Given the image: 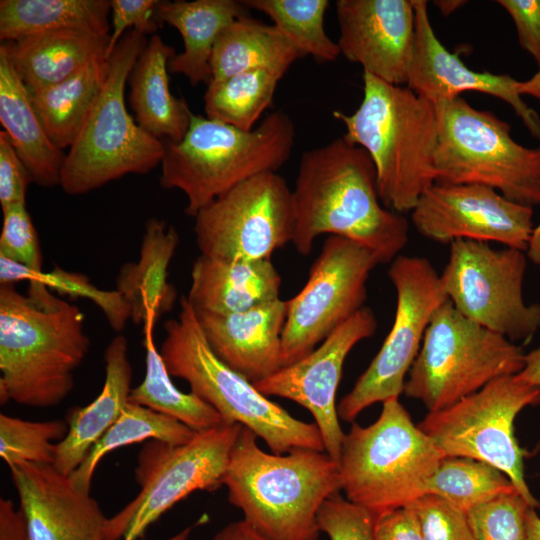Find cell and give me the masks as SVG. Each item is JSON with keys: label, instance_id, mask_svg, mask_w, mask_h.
<instances>
[{"label": "cell", "instance_id": "d6a6232c", "mask_svg": "<svg viewBox=\"0 0 540 540\" xmlns=\"http://www.w3.org/2000/svg\"><path fill=\"white\" fill-rule=\"evenodd\" d=\"M156 322L148 319L142 325L145 375L142 382L132 388L129 402L172 417L195 432L225 424L213 407L194 393L182 392L174 385L154 341Z\"/></svg>", "mask_w": 540, "mask_h": 540}, {"label": "cell", "instance_id": "db71d44e", "mask_svg": "<svg viewBox=\"0 0 540 540\" xmlns=\"http://www.w3.org/2000/svg\"><path fill=\"white\" fill-rule=\"evenodd\" d=\"M526 540H540V516L535 508H530L527 514Z\"/></svg>", "mask_w": 540, "mask_h": 540}, {"label": "cell", "instance_id": "6da1fadb", "mask_svg": "<svg viewBox=\"0 0 540 540\" xmlns=\"http://www.w3.org/2000/svg\"><path fill=\"white\" fill-rule=\"evenodd\" d=\"M292 202L291 243L302 256L323 234L366 247L380 264L390 263L408 243V221L382 204L370 155L343 136L301 155Z\"/></svg>", "mask_w": 540, "mask_h": 540}, {"label": "cell", "instance_id": "8d00e7d4", "mask_svg": "<svg viewBox=\"0 0 540 540\" xmlns=\"http://www.w3.org/2000/svg\"><path fill=\"white\" fill-rule=\"evenodd\" d=\"M249 9L269 16L304 54L318 62H332L340 55L337 42L325 32L328 0H243Z\"/></svg>", "mask_w": 540, "mask_h": 540}, {"label": "cell", "instance_id": "4fadbf2b", "mask_svg": "<svg viewBox=\"0 0 540 540\" xmlns=\"http://www.w3.org/2000/svg\"><path fill=\"white\" fill-rule=\"evenodd\" d=\"M388 278L396 291L392 327L380 350L337 405L339 419L353 423L374 403L399 399L435 311L448 300L440 275L419 256L398 255Z\"/></svg>", "mask_w": 540, "mask_h": 540}, {"label": "cell", "instance_id": "277c9868", "mask_svg": "<svg viewBox=\"0 0 540 540\" xmlns=\"http://www.w3.org/2000/svg\"><path fill=\"white\" fill-rule=\"evenodd\" d=\"M363 84L359 107L352 114L334 111L333 116L345 126L344 139L370 155L382 204L398 213L411 211L437 178L436 107L408 87L367 72Z\"/></svg>", "mask_w": 540, "mask_h": 540}, {"label": "cell", "instance_id": "4dcf8cb0", "mask_svg": "<svg viewBox=\"0 0 540 540\" xmlns=\"http://www.w3.org/2000/svg\"><path fill=\"white\" fill-rule=\"evenodd\" d=\"M110 12V0H1L0 39L65 29L110 35Z\"/></svg>", "mask_w": 540, "mask_h": 540}, {"label": "cell", "instance_id": "5b68a950", "mask_svg": "<svg viewBox=\"0 0 540 540\" xmlns=\"http://www.w3.org/2000/svg\"><path fill=\"white\" fill-rule=\"evenodd\" d=\"M295 136L292 119L282 111L266 115L250 131L193 114L182 140L164 142L160 185L182 191L185 213L194 217L237 184L276 172L289 159Z\"/></svg>", "mask_w": 540, "mask_h": 540}, {"label": "cell", "instance_id": "ffe728a7", "mask_svg": "<svg viewBox=\"0 0 540 540\" xmlns=\"http://www.w3.org/2000/svg\"><path fill=\"white\" fill-rule=\"evenodd\" d=\"M30 540H105L108 518L53 464L9 467Z\"/></svg>", "mask_w": 540, "mask_h": 540}, {"label": "cell", "instance_id": "b9f144b4", "mask_svg": "<svg viewBox=\"0 0 540 540\" xmlns=\"http://www.w3.org/2000/svg\"><path fill=\"white\" fill-rule=\"evenodd\" d=\"M376 517L338 492L323 502L317 523L330 540H376Z\"/></svg>", "mask_w": 540, "mask_h": 540}, {"label": "cell", "instance_id": "ee69618b", "mask_svg": "<svg viewBox=\"0 0 540 540\" xmlns=\"http://www.w3.org/2000/svg\"><path fill=\"white\" fill-rule=\"evenodd\" d=\"M158 3V0H110L112 32L106 51L107 59L129 27L144 35L153 34L161 27L154 17Z\"/></svg>", "mask_w": 540, "mask_h": 540}, {"label": "cell", "instance_id": "f546056e", "mask_svg": "<svg viewBox=\"0 0 540 540\" xmlns=\"http://www.w3.org/2000/svg\"><path fill=\"white\" fill-rule=\"evenodd\" d=\"M302 57L304 54L275 25L243 16L218 35L210 58V82L255 69L287 72Z\"/></svg>", "mask_w": 540, "mask_h": 540}, {"label": "cell", "instance_id": "1f68e13d", "mask_svg": "<svg viewBox=\"0 0 540 540\" xmlns=\"http://www.w3.org/2000/svg\"><path fill=\"white\" fill-rule=\"evenodd\" d=\"M108 74V60L94 61L68 79L30 92L35 111L51 141L70 148L96 102Z\"/></svg>", "mask_w": 540, "mask_h": 540}, {"label": "cell", "instance_id": "7bdbcfd3", "mask_svg": "<svg viewBox=\"0 0 540 540\" xmlns=\"http://www.w3.org/2000/svg\"><path fill=\"white\" fill-rule=\"evenodd\" d=\"M410 506L423 540H473L467 514L435 494H424Z\"/></svg>", "mask_w": 540, "mask_h": 540}, {"label": "cell", "instance_id": "7c38bea8", "mask_svg": "<svg viewBox=\"0 0 540 540\" xmlns=\"http://www.w3.org/2000/svg\"><path fill=\"white\" fill-rule=\"evenodd\" d=\"M242 428L237 423L222 424L196 432L181 445L149 440L139 451L135 468L140 490L108 518L105 540H136L191 493L222 486L230 453Z\"/></svg>", "mask_w": 540, "mask_h": 540}, {"label": "cell", "instance_id": "e575fe53", "mask_svg": "<svg viewBox=\"0 0 540 540\" xmlns=\"http://www.w3.org/2000/svg\"><path fill=\"white\" fill-rule=\"evenodd\" d=\"M285 73L275 69H255L221 82H210L204 95L206 116L244 131L253 130L271 105Z\"/></svg>", "mask_w": 540, "mask_h": 540}, {"label": "cell", "instance_id": "603a6c76", "mask_svg": "<svg viewBox=\"0 0 540 540\" xmlns=\"http://www.w3.org/2000/svg\"><path fill=\"white\" fill-rule=\"evenodd\" d=\"M105 379L98 396L84 407L73 408L67 416L68 433L55 445L53 465L63 474L74 472L91 448L118 419L129 403L133 369L128 342L118 334L104 353Z\"/></svg>", "mask_w": 540, "mask_h": 540}, {"label": "cell", "instance_id": "484cf974", "mask_svg": "<svg viewBox=\"0 0 540 540\" xmlns=\"http://www.w3.org/2000/svg\"><path fill=\"white\" fill-rule=\"evenodd\" d=\"M179 241L175 227L150 218L145 223L138 260L121 266L115 289L128 302L135 324L157 321L173 308L177 293L168 282V268Z\"/></svg>", "mask_w": 540, "mask_h": 540}, {"label": "cell", "instance_id": "816d5d0a", "mask_svg": "<svg viewBox=\"0 0 540 540\" xmlns=\"http://www.w3.org/2000/svg\"><path fill=\"white\" fill-rule=\"evenodd\" d=\"M525 252L528 260L540 268V222L534 226Z\"/></svg>", "mask_w": 540, "mask_h": 540}, {"label": "cell", "instance_id": "9a60e30c", "mask_svg": "<svg viewBox=\"0 0 540 540\" xmlns=\"http://www.w3.org/2000/svg\"><path fill=\"white\" fill-rule=\"evenodd\" d=\"M194 218L200 255L227 261L268 260L292 242V190L277 172H265L221 194Z\"/></svg>", "mask_w": 540, "mask_h": 540}, {"label": "cell", "instance_id": "4316f807", "mask_svg": "<svg viewBox=\"0 0 540 540\" xmlns=\"http://www.w3.org/2000/svg\"><path fill=\"white\" fill-rule=\"evenodd\" d=\"M0 122L32 181L42 187L60 184L65 160L47 135L32 103L31 93L0 46Z\"/></svg>", "mask_w": 540, "mask_h": 540}, {"label": "cell", "instance_id": "8992f818", "mask_svg": "<svg viewBox=\"0 0 540 540\" xmlns=\"http://www.w3.org/2000/svg\"><path fill=\"white\" fill-rule=\"evenodd\" d=\"M160 354L171 377L213 407L225 424H240L261 438L274 454L294 449L324 451L319 428L293 417L225 364L211 349L186 296L176 318L164 324Z\"/></svg>", "mask_w": 540, "mask_h": 540}, {"label": "cell", "instance_id": "5bb4252c", "mask_svg": "<svg viewBox=\"0 0 540 540\" xmlns=\"http://www.w3.org/2000/svg\"><path fill=\"white\" fill-rule=\"evenodd\" d=\"M527 262L519 249L456 240L440 279L448 300L466 318L514 343L528 341L540 328V303L527 304L523 297Z\"/></svg>", "mask_w": 540, "mask_h": 540}, {"label": "cell", "instance_id": "f6af8a7d", "mask_svg": "<svg viewBox=\"0 0 540 540\" xmlns=\"http://www.w3.org/2000/svg\"><path fill=\"white\" fill-rule=\"evenodd\" d=\"M32 178L18 156L8 134L0 132V205L26 204Z\"/></svg>", "mask_w": 540, "mask_h": 540}, {"label": "cell", "instance_id": "11a10c76", "mask_svg": "<svg viewBox=\"0 0 540 540\" xmlns=\"http://www.w3.org/2000/svg\"><path fill=\"white\" fill-rule=\"evenodd\" d=\"M434 5L439 9V11L448 16L453 12L457 11L460 7L465 5L467 1L463 0H437L433 2Z\"/></svg>", "mask_w": 540, "mask_h": 540}, {"label": "cell", "instance_id": "f907efd6", "mask_svg": "<svg viewBox=\"0 0 540 540\" xmlns=\"http://www.w3.org/2000/svg\"><path fill=\"white\" fill-rule=\"evenodd\" d=\"M521 380L540 388V345L524 355V366L516 374Z\"/></svg>", "mask_w": 540, "mask_h": 540}, {"label": "cell", "instance_id": "e0dca14e", "mask_svg": "<svg viewBox=\"0 0 540 540\" xmlns=\"http://www.w3.org/2000/svg\"><path fill=\"white\" fill-rule=\"evenodd\" d=\"M411 221L425 238L496 242L526 251L534 229L533 208L480 184L435 182L411 210Z\"/></svg>", "mask_w": 540, "mask_h": 540}, {"label": "cell", "instance_id": "f5cc1de1", "mask_svg": "<svg viewBox=\"0 0 540 540\" xmlns=\"http://www.w3.org/2000/svg\"><path fill=\"white\" fill-rule=\"evenodd\" d=\"M519 93L540 99V67L539 70L528 80L519 81Z\"/></svg>", "mask_w": 540, "mask_h": 540}, {"label": "cell", "instance_id": "8fae6325", "mask_svg": "<svg viewBox=\"0 0 540 540\" xmlns=\"http://www.w3.org/2000/svg\"><path fill=\"white\" fill-rule=\"evenodd\" d=\"M540 404V388L517 375L498 378L444 409L429 412L417 426L445 456L467 457L502 471L531 507L540 502L524 473L526 450L515 436L514 423L528 406Z\"/></svg>", "mask_w": 540, "mask_h": 540}, {"label": "cell", "instance_id": "3957f363", "mask_svg": "<svg viewBox=\"0 0 540 540\" xmlns=\"http://www.w3.org/2000/svg\"><path fill=\"white\" fill-rule=\"evenodd\" d=\"M243 427L230 453L223 485L243 520L267 540H317V513L341 491L338 465L325 452L267 453Z\"/></svg>", "mask_w": 540, "mask_h": 540}, {"label": "cell", "instance_id": "ac0fdd59", "mask_svg": "<svg viewBox=\"0 0 540 540\" xmlns=\"http://www.w3.org/2000/svg\"><path fill=\"white\" fill-rule=\"evenodd\" d=\"M373 310L363 307L304 358L253 383L267 397L277 396L307 409L320 430L324 451L338 465L345 436L337 413L336 393L351 350L376 332Z\"/></svg>", "mask_w": 540, "mask_h": 540}, {"label": "cell", "instance_id": "83f0119b", "mask_svg": "<svg viewBox=\"0 0 540 540\" xmlns=\"http://www.w3.org/2000/svg\"><path fill=\"white\" fill-rule=\"evenodd\" d=\"M249 8L236 0L159 1L154 17L175 27L182 36L183 52L168 65L171 73L183 74L191 85L209 84L210 58L221 31L235 19L249 15Z\"/></svg>", "mask_w": 540, "mask_h": 540}, {"label": "cell", "instance_id": "7dc6e473", "mask_svg": "<svg viewBox=\"0 0 540 540\" xmlns=\"http://www.w3.org/2000/svg\"><path fill=\"white\" fill-rule=\"evenodd\" d=\"M376 540H423L417 517L410 506L376 517Z\"/></svg>", "mask_w": 540, "mask_h": 540}, {"label": "cell", "instance_id": "f35d334b", "mask_svg": "<svg viewBox=\"0 0 540 540\" xmlns=\"http://www.w3.org/2000/svg\"><path fill=\"white\" fill-rule=\"evenodd\" d=\"M68 433L64 420L30 421L0 414V457L8 467L20 463L53 464L55 445Z\"/></svg>", "mask_w": 540, "mask_h": 540}, {"label": "cell", "instance_id": "d6986e66", "mask_svg": "<svg viewBox=\"0 0 540 540\" xmlns=\"http://www.w3.org/2000/svg\"><path fill=\"white\" fill-rule=\"evenodd\" d=\"M340 54L363 72L406 86L415 41L413 0H338Z\"/></svg>", "mask_w": 540, "mask_h": 540}, {"label": "cell", "instance_id": "30bf717a", "mask_svg": "<svg viewBox=\"0 0 540 540\" xmlns=\"http://www.w3.org/2000/svg\"><path fill=\"white\" fill-rule=\"evenodd\" d=\"M524 355L522 347L469 320L447 300L431 318L403 393L438 411L519 373Z\"/></svg>", "mask_w": 540, "mask_h": 540}, {"label": "cell", "instance_id": "cb8c5ba5", "mask_svg": "<svg viewBox=\"0 0 540 540\" xmlns=\"http://www.w3.org/2000/svg\"><path fill=\"white\" fill-rule=\"evenodd\" d=\"M281 283L271 259L227 261L199 255L186 297L194 310L239 313L279 299Z\"/></svg>", "mask_w": 540, "mask_h": 540}, {"label": "cell", "instance_id": "f1b7e54d", "mask_svg": "<svg viewBox=\"0 0 540 540\" xmlns=\"http://www.w3.org/2000/svg\"><path fill=\"white\" fill-rule=\"evenodd\" d=\"M175 55V49L159 35L151 36L128 79L129 104L138 125L172 142L182 140L193 115L186 101L175 97L169 87L168 65Z\"/></svg>", "mask_w": 540, "mask_h": 540}, {"label": "cell", "instance_id": "52a82bcc", "mask_svg": "<svg viewBox=\"0 0 540 540\" xmlns=\"http://www.w3.org/2000/svg\"><path fill=\"white\" fill-rule=\"evenodd\" d=\"M382 404L372 424L352 423L338 462L345 498L376 516L426 494L429 479L446 457L399 399Z\"/></svg>", "mask_w": 540, "mask_h": 540}, {"label": "cell", "instance_id": "9f6ffc18", "mask_svg": "<svg viewBox=\"0 0 540 540\" xmlns=\"http://www.w3.org/2000/svg\"><path fill=\"white\" fill-rule=\"evenodd\" d=\"M192 527H186L176 535L166 540H188L191 535Z\"/></svg>", "mask_w": 540, "mask_h": 540}, {"label": "cell", "instance_id": "681fc988", "mask_svg": "<svg viewBox=\"0 0 540 540\" xmlns=\"http://www.w3.org/2000/svg\"><path fill=\"white\" fill-rule=\"evenodd\" d=\"M212 540H267L243 519L234 521L220 529Z\"/></svg>", "mask_w": 540, "mask_h": 540}, {"label": "cell", "instance_id": "60d3db41", "mask_svg": "<svg viewBox=\"0 0 540 540\" xmlns=\"http://www.w3.org/2000/svg\"><path fill=\"white\" fill-rule=\"evenodd\" d=\"M0 256L12 260L33 272L43 271V256L37 231L26 204L2 208Z\"/></svg>", "mask_w": 540, "mask_h": 540}, {"label": "cell", "instance_id": "2e32d148", "mask_svg": "<svg viewBox=\"0 0 540 540\" xmlns=\"http://www.w3.org/2000/svg\"><path fill=\"white\" fill-rule=\"evenodd\" d=\"M378 264L371 250L352 240H324L303 288L287 300L283 366L307 356L364 307L367 281Z\"/></svg>", "mask_w": 540, "mask_h": 540}, {"label": "cell", "instance_id": "836d02e7", "mask_svg": "<svg viewBox=\"0 0 540 540\" xmlns=\"http://www.w3.org/2000/svg\"><path fill=\"white\" fill-rule=\"evenodd\" d=\"M195 433L172 417L129 402L118 419L94 444L80 466L70 474V478L77 489L90 492L98 464L111 451L145 440L181 445L189 442Z\"/></svg>", "mask_w": 540, "mask_h": 540}, {"label": "cell", "instance_id": "d590c367", "mask_svg": "<svg viewBox=\"0 0 540 540\" xmlns=\"http://www.w3.org/2000/svg\"><path fill=\"white\" fill-rule=\"evenodd\" d=\"M517 490L496 467L467 457L446 456L428 481L426 494H435L458 510L474 507Z\"/></svg>", "mask_w": 540, "mask_h": 540}, {"label": "cell", "instance_id": "7a4b0ae2", "mask_svg": "<svg viewBox=\"0 0 540 540\" xmlns=\"http://www.w3.org/2000/svg\"><path fill=\"white\" fill-rule=\"evenodd\" d=\"M85 316L43 284L26 294L0 284V401L34 408L61 403L90 348Z\"/></svg>", "mask_w": 540, "mask_h": 540}, {"label": "cell", "instance_id": "44dd1931", "mask_svg": "<svg viewBox=\"0 0 540 540\" xmlns=\"http://www.w3.org/2000/svg\"><path fill=\"white\" fill-rule=\"evenodd\" d=\"M415 41L406 87L433 104L476 91L499 98L509 104L529 133L540 140V117L527 105L518 90L516 79L507 74L477 72L447 50L437 38L425 0H413Z\"/></svg>", "mask_w": 540, "mask_h": 540}, {"label": "cell", "instance_id": "d4e9b609", "mask_svg": "<svg viewBox=\"0 0 540 540\" xmlns=\"http://www.w3.org/2000/svg\"><path fill=\"white\" fill-rule=\"evenodd\" d=\"M109 36L65 29L2 42L0 46L29 91L36 92L68 79L96 60L106 58Z\"/></svg>", "mask_w": 540, "mask_h": 540}, {"label": "cell", "instance_id": "74e56055", "mask_svg": "<svg viewBox=\"0 0 540 540\" xmlns=\"http://www.w3.org/2000/svg\"><path fill=\"white\" fill-rule=\"evenodd\" d=\"M43 284L51 291L71 298H84L93 302L104 314L115 332H122L131 320V309L125 298L116 289L103 290L79 272L67 271L54 266L50 271L33 272L12 260L0 256V284Z\"/></svg>", "mask_w": 540, "mask_h": 540}, {"label": "cell", "instance_id": "ba28073f", "mask_svg": "<svg viewBox=\"0 0 540 540\" xmlns=\"http://www.w3.org/2000/svg\"><path fill=\"white\" fill-rule=\"evenodd\" d=\"M148 41L128 30L108 57L104 86L65 155L59 186L82 195L127 174H146L161 163L164 142L129 114L124 99L129 76Z\"/></svg>", "mask_w": 540, "mask_h": 540}, {"label": "cell", "instance_id": "7402d4cb", "mask_svg": "<svg viewBox=\"0 0 540 540\" xmlns=\"http://www.w3.org/2000/svg\"><path fill=\"white\" fill-rule=\"evenodd\" d=\"M194 312L213 352L251 383L283 367L287 300L279 298L239 313Z\"/></svg>", "mask_w": 540, "mask_h": 540}, {"label": "cell", "instance_id": "bcb514c9", "mask_svg": "<svg viewBox=\"0 0 540 540\" xmlns=\"http://www.w3.org/2000/svg\"><path fill=\"white\" fill-rule=\"evenodd\" d=\"M512 18L520 46L540 67V0H497Z\"/></svg>", "mask_w": 540, "mask_h": 540}, {"label": "cell", "instance_id": "9c48e42d", "mask_svg": "<svg viewBox=\"0 0 540 540\" xmlns=\"http://www.w3.org/2000/svg\"><path fill=\"white\" fill-rule=\"evenodd\" d=\"M434 105L437 183L480 184L516 203L540 205V144L520 145L507 122L461 96Z\"/></svg>", "mask_w": 540, "mask_h": 540}, {"label": "cell", "instance_id": "ab89813d", "mask_svg": "<svg viewBox=\"0 0 540 540\" xmlns=\"http://www.w3.org/2000/svg\"><path fill=\"white\" fill-rule=\"evenodd\" d=\"M530 508L517 490L474 507L467 513L473 540H526Z\"/></svg>", "mask_w": 540, "mask_h": 540}, {"label": "cell", "instance_id": "c3c4849f", "mask_svg": "<svg viewBox=\"0 0 540 540\" xmlns=\"http://www.w3.org/2000/svg\"><path fill=\"white\" fill-rule=\"evenodd\" d=\"M0 540H30L24 516L9 499H0Z\"/></svg>", "mask_w": 540, "mask_h": 540}]
</instances>
